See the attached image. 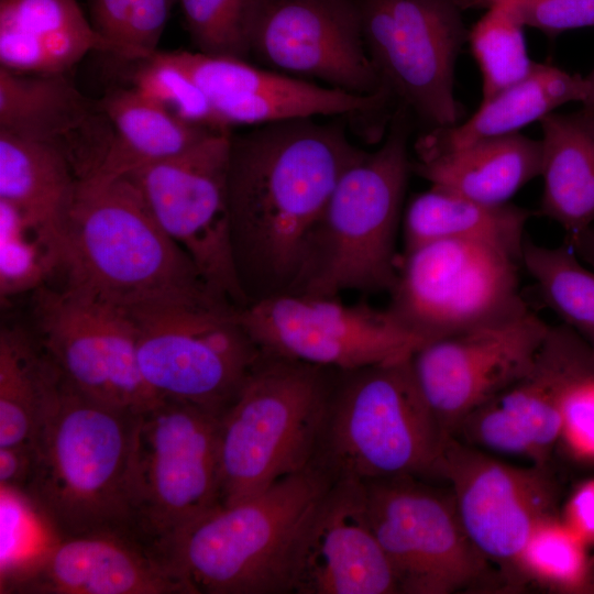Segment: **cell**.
I'll return each mask as SVG.
<instances>
[{
  "instance_id": "1",
  "label": "cell",
  "mask_w": 594,
  "mask_h": 594,
  "mask_svg": "<svg viewBox=\"0 0 594 594\" xmlns=\"http://www.w3.org/2000/svg\"><path fill=\"white\" fill-rule=\"evenodd\" d=\"M312 119L231 135L228 209L249 304L301 293L327 202L342 174L365 154L342 124Z\"/></svg>"
},
{
  "instance_id": "2",
  "label": "cell",
  "mask_w": 594,
  "mask_h": 594,
  "mask_svg": "<svg viewBox=\"0 0 594 594\" xmlns=\"http://www.w3.org/2000/svg\"><path fill=\"white\" fill-rule=\"evenodd\" d=\"M138 414L81 394L57 372L23 492L58 538L119 532L143 540L131 488Z\"/></svg>"
},
{
  "instance_id": "3",
  "label": "cell",
  "mask_w": 594,
  "mask_h": 594,
  "mask_svg": "<svg viewBox=\"0 0 594 594\" xmlns=\"http://www.w3.org/2000/svg\"><path fill=\"white\" fill-rule=\"evenodd\" d=\"M62 275L64 287L128 310L166 302L235 308L207 285L125 177L78 180Z\"/></svg>"
},
{
  "instance_id": "4",
  "label": "cell",
  "mask_w": 594,
  "mask_h": 594,
  "mask_svg": "<svg viewBox=\"0 0 594 594\" xmlns=\"http://www.w3.org/2000/svg\"><path fill=\"white\" fill-rule=\"evenodd\" d=\"M332 484L316 465L232 505H218L153 548L191 594H289L304 524Z\"/></svg>"
},
{
  "instance_id": "5",
  "label": "cell",
  "mask_w": 594,
  "mask_h": 594,
  "mask_svg": "<svg viewBox=\"0 0 594 594\" xmlns=\"http://www.w3.org/2000/svg\"><path fill=\"white\" fill-rule=\"evenodd\" d=\"M410 356L338 371L312 463L332 482L438 476L449 433L428 406Z\"/></svg>"
},
{
  "instance_id": "6",
  "label": "cell",
  "mask_w": 594,
  "mask_h": 594,
  "mask_svg": "<svg viewBox=\"0 0 594 594\" xmlns=\"http://www.w3.org/2000/svg\"><path fill=\"white\" fill-rule=\"evenodd\" d=\"M337 374L262 354L220 416L219 505L252 497L312 465Z\"/></svg>"
},
{
  "instance_id": "7",
  "label": "cell",
  "mask_w": 594,
  "mask_h": 594,
  "mask_svg": "<svg viewBox=\"0 0 594 594\" xmlns=\"http://www.w3.org/2000/svg\"><path fill=\"white\" fill-rule=\"evenodd\" d=\"M409 133L410 111L397 105L384 143L365 152L338 180L314 237L302 294L393 288L399 262L396 237L413 169Z\"/></svg>"
},
{
  "instance_id": "8",
  "label": "cell",
  "mask_w": 594,
  "mask_h": 594,
  "mask_svg": "<svg viewBox=\"0 0 594 594\" xmlns=\"http://www.w3.org/2000/svg\"><path fill=\"white\" fill-rule=\"evenodd\" d=\"M237 310L187 302L128 310L140 372L155 396L222 415L263 354Z\"/></svg>"
},
{
  "instance_id": "9",
  "label": "cell",
  "mask_w": 594,
  "mask_h": 594,
  "mask_svg": "<svg viewBox=\"0 0 594 594\" xmlns=\"http://www.w3.org/2000/svg\"><path fill=\"white\" fill-rule=\"evenodd\" d=\"M219 421L164 397L139 411L131 488L136 530L150 546L219 505Z\"/></svg>"
},
{
  "instance_id": "10",
  "label": "cell",
  "mask_w": 594,
  "mask_h": 594,
  "mask_svg": "<svg viewBox=\"0 0 594 594\" xmlns=\"http://www.w3.org/2000/svg\"><path fill=\"white\" fill-rule=\"evenodd\" d=\"M231 130L124 176L161 229L207 285L237 308L249 304L240 278L228 209Z\"/></svg>"
},
{
  "instance_id": "11",
  "label": "cell",
  "mask_w": 594,
  "mask_h": 594,
  "mask_svg": "<svg viewBox=\"0 0 594 594\" xmlns=\"http://www.w3.org/2000/svg\"><path fill=\"white\" fill-rule=\"evenodd\" d=\"M521 262L496 246L440 240L405 251L387 309L422 342L515 311Z\"/></svg>"
},
{
  "instance_id": "12",
  "label": "cell",
  "mask_w": 594,
  "mask_h": 594,
  "mask_svg": "<svg viewBox=\"0 0 594 594\" xmlns=\"http://www.w3.org/2000/svg\"><path fill=\"white\" fill-rule=\"evenodd\" d=\"M385 89L432 128L458 124L454 66L469 32L458 0H355Z\"/></svg>"
},
{
  "instance_id": "13",
  "label": "cell",
  "mask_w": 594,
  "mask_h": 594,
  "mask_svg": "<svg viewBox=\"0 0 594 594\" xmlns=\"http://www.w3.org/2000/svg\"><path fill=\"white\" fill-rule=\"evenodd\" d=\"M237 318L263 353L336 371L407 358L424 343L387 308L338 296L276 295L238 309Z\"/></svg>"
},
{
  "instance_id": "14",
  "label": "cell",
  "mask_w": 594,
  "mask_h": 594,
  "mask_svg": "<svg viewBox=\"0 0 594 594\" xmlns=\"http://www.w3.org/2000/svg\"><path fill=\"white\" fill-rule=\"evenodd\" d=\"M38 343L59 375L98 402L141 411L157 396L138 362L130 312L70 288L35 290Z\"/></svg>"
},
{
  "instance_id": "15",
  "label": "cell",
  "mask_w": 594,
  "mask_h": 594,
  "mask_svg": "<svg viewBox=\"0 0 594 594\" xmlns=\"http://www.w3.org/2000/svg\"><path fill=\"white\" fill-rule=\"evenodd\" d=\"M370 520L399 593L448 594L483 572L484 556L460 521L453 497L417 477L364 482Z\"/></svg>"
},
{
  "instance_id": "16",
  "label": "cell",
  "mask_w": 594,
  "mask_h": 594,
  "mask_svg": "<svg viewBox=\"0 0 594 594\" xmlns=\"http://www.w3.org/2000/svg\"><path fill=\"white\" fill-rule=\"evenodd\" d=\"M549 326L526 304L414 351L415 378L447 433L454 436L465 417L531 371Z\"/></svg>"
},
{
  "instance_id": "17",
  "label": "cell",
  "mask_w": 594,
  "mask_h": 594,
  "mask_svg": "<svg viewBox=\"0 0 594 594\" xmlns=\"http://www.w3.org/2000/svg\"><path fill=\"white\" fill-rule=\"evenodd\" d=\"M252 56L273 70L351 94L387 91L369 56L355 0H263Z\"/></svg>"
},
{
  "instance_id": "18",
  "label": "cell",
  "mask_w": 594,
  "mask_h": 594,
  "mask_svg": "<svg viewBox=\"0 0 594 594\" xmlns=\"http://www.w3.org/2000/svg\"><path fill=\"white\" fill-rule=\"evenodd\" d=\"M438 476L452 487L473 546L498 561H517L535 529L551 517L556 492L543 469L517 468L448 435Z\"/></svg>"
},
{
  "instance_id": "19",
  "label": "cell",
  "mask_w": 594,
  "mask_h": 594,
  "mask_svg": "<svg viewBox=\"0 0 594 594\" xmlns=\"http://www.w3.org/2000/svg\"><path fill=\"white\" fill-rule=\"evenodd\" d=\"M399 593L373 530L362 482H332L297 539L289 594Z\"/></svg>"
},
{
  "instance_id": "20",
  "label": "cell",
  "mask_w": 594,
  "mask_h": 594,
  "mask_svg": "<svg viewBox=\"0 0 594 594\" xmlns=\"http://www.w3.org/2000/svg\"><path fill=\"white\" fill-rule=\"evenodd\" d=\"M208 97L219 125H262L317 116L365 114L386 110L387 91L356 95L261 68L248 61L199 52H168Z\"/></svg>"
},
{
  "instance_id": "21",
  "label": "cell",
  "mask_w": 594,
  "mask_h": 594,
  "mask_svg": "<svg viewBox=\"0 0 594 594\" xmlns=\"http://www.w3.org/2000/svg\"><path fill=\"white\" fill-rule=\"evenodd\" d=\"M3 593L191 594L152 546L119 532L57 538Z\"/></svg>"
},
{
  "instance_id": "22",
  "label": "cell",
  "mask_w": 594,
  "mask_h": 594,
  "mask_svg": "<svg viewBox=\"0 0 594 594\" xmlns=\"http://www.w3.org/2000/svg\"><path fill=\"white\" fill-rule=\"evenodd\" d=\"M457 431L488 450L542 460L562 431L559 383L542 350L526 376L471 413Z\"/></svg>"
},
{
  "instance_id": "23",
  "label": "cell",
  "mask_w": 594,
  "mask_h": 594,
  "mask_svg": "<svg viewBox=\"0 0 594 594\" xmlns=\"http://www.w3.org/2000/svg\"><path fill=\"white\" fill-rule=\"evenodd\" d=\"M109 135L94 168L81 179H114L178 154L216 131L188 122L133 86L99 102Z\"/></svg>"
},
{
  "instance_id": "24",
  "label": "cell",
  "mask_w": 594,
  "mask_h": 594,
  "mask_svg": "<svg viewBox=\"0 0 594 594\" xmlns=\"http://www.w3.org/2000/svg\"><path fill=\"white\" fill-rule=\"evenodd\" d=\"M105 46L77 0H0V66L65 73Z\"/></svg>"
},
{
  "instance_id": "25",
  "label": "cell",
  "mask_w": 594,
  "mask_h": 594,
  "mask_svg": "<svg viewBox=\"0 0 594 594\" xmlns=\"http://www.w3.org/2000/svg\"><path fill=\"white\" fill-rule=\"evenodd\" d=\"M585 96V77L535 62L524 79L483 100L464 122L432 128L421 135L415 144L417 157L429 158L482 140L518 133L568 102H582Z\"/></svg>"
},
{
  "instance_id": "26",
  "label": "cell",
  "mask_w": 594,
  "mask_h": 594,
  "mask_svg": "<svg viewBox=\"0 0 594 594\" xmlns=\"http://www.w3.org/2000/svg\"><path fill=\"white\" fill-rule=\"evenodd\" d=\"M541 165V140L513 133L417 160L411 168L431 186L480 202L502 205L540 176Z\"/></svg>"
},
{
  "instance_id": "27",
  "label": "cell",
  "mask_w": 594,
  "mask_h": 594,
  "mask_svg": "<svg viewBox=\"0 0 594 594\" xmlns=\"http://www.w3.org/2000/svg\"><path fill=\"white\" fill-rule=\"evenodd\" d=\"M542 130V196L539 213L566 232V239L594 221V119L582 109L551 112Z\"/></svg>"
},
{
  "instance_id": "28",
  "label": "cell",
  "mask_w": 594,
  "mask_h": 594,
  "mask_svg": "<svg viewBox=\"0 0 594 594\" xmlns=\"http://www.w3.org/2000/svg\"><path fill=\"white\" fill-rule=\"evenodd\" d=\"M531 212L513 204L490 205L431 186L415 195L403 218L405 251L440 240L486 243L521 262Z\"/></svg>"
},
{
  "instance_id": "29",
  "label": "cell",
  "mask_w": 594,
  "mask_h": 594,
  "mask_svg": "<svg viewBox=\"0 0 594 594\" xmlns=\"http://www.w3.org/2000/svg\"><path fill=\"white\" fill-rule=\"evenodd\" d=\"M94 113L92 103L64 73H21L0 66V132L63 150Z\"/></svg>"
},
{
  "instance_id": "30",
  "label": "cell",
  "mask_w": 594,
  "mask_h": 594,
  "mask_svg": "<svg viewBox=\"0 0 594 594\" xmlns=\"http://www.w3.org/2000/svg\"><path fill=\"white\" fill-rule=\"evenodd\" d=\"M77 185L61 147L0 132V200L64 232Z\"/></svg>"
},
{
  "instance_id": "31",
  "label": "cell",
  "mask_w": 594,
  "mask_h": 594,
  "mask_svg": "<svg viewBox=\"0 0 594 594\" xmlns=\"http://www.w3.org/2000/svg\"><path fill=\"white\" fill-rule=\"evenodd\" d=\"M57 371L20 328L0 332V448L33 443Z\"/></svg>"
},
{
  "instance_id": "32",
  "label": "cell",
  "mask_w": 594,
  "mask_h": 594,
  "mask_svg": "<svg viewBox=\"0 0 594 594\" xmlns=\"http://www.w3.org/2000/svg\"><path fill=\"white\" fill-rule=\"evenodd\" d=\"M542 349L559 383L561 438L578 457L594 459V348L561 323L549 326Z\"/></svg>"
},
{
  "instance_id": "33",
  "label": "cell",
  "mask_w": 594,
  "mask_h": 594,
  "mask_svg": "<svg viewBox=\"0 0 594 594\" xmlns=\"http://www.w3.org/2000/svg\"><path fill=\"white\" fill-rule=\"evenodd\" d=\"M64 232L0 200V296L37 290L62 274Z\"/></svg>"
},
{
  "instance_id": "34",
  "label": "cell",
  "mask_w": 594,
  "mask_h": 594,
  "mask_svg": "<svg viewBox=\"0 0 594 594\" xmlns=\"http://www.w3.org/2000/svg\"><path fill=\"white\" fill-rule=\"evenodd\" d=\"M521 264L546 307L594 348V272L568 244L549 248L528 240Z\"/></svg>"
},
{
  "instance_id": "35",
  "label": "cell",
  "mask_w": 594,
  "mask_h": 594,
  "mask_svg": "<svg viewBox=\"0 0 594 594\" xmlns=\"http://www.w3.org/2000/svg\"><path fill=\"white\" fill-rule=\"evenodd\" d=\"M177 0H88L89 20L105 52L140 62L153 56Z\"/></svg>"
},
{
  "instance_id": "36",
  "label": "cell",
  "mask_w": 594,
  "mask_h": 594,
  "mask_svg": "<svg viewBox=\"0 0 594 594\" xmlns=\"http://www.w3.org/2000/svg\"><path fill=\"white\" fill-rule=\"evenodd\" d=\"M522 28L501 6H494L469 32L482 76V101L520 81L532 69L535 62L528 55Z\"/></svg>"
},
{
  "instance_id": "37",
  "label": "cell",
  "mask_w": 594,
  "mask_h": 594,
  "mask_svg": "<svg viewBox=\"0 0 594 594\" xmlns=\"http://www.w3.org/2000/svg\"><path fill=\"white\" fill-rule=\"evenodd\" d=\"M263 0H177L197 52L248 61Z\"/></svg>"
},
{
  "instance_id": "38",
  "label": "cell",
  "mask_w": 594,
  "mask_h": 594,
  "mask_svg": "<svg viewBox=\"0 0 594 594\" xmlns=\"http://www.w3.org/2000/svg\"><path fill=\"white\" fill-rule=\"evenodd\" d=\"M0 591L58 538L28 495L0 486Z\"/></svg>"
},
{
  "instance_id": "39",
  "label": "cell",
  "mask_w": 594,
  "mask_h": 594,
  "mask_svg": "<svg viewBox=\"0 0 594 594\" xmlns=\"http://www.w3.org/2000/svg\"><path fill=\"white\" fill-rule=\"evenodd\" d=\"M517 561L539 580L566 590L586 587L591 579L583 539L551 517L535 529Z\"/></svg>"
},
{
  "instance_id": "40",
  "label": "cell",
  "mask_w": 594,
  "mask_h": 594,
  "mask_svg": "<svg viewBox=\"0 0 594 594\" xmlns=\"http://www.w3.org/2000/svg\"><path fill=\"white\" fill-rule=\"evenodd\" d=\"M136 63L133 87L188 122L224 130L219 125L208 97L168 53L156 52Z\"/></svg>"
},
{
  "instance_id": "41",
  "label": "cell",
  "mask_w": 594,
  "mask_h": 594,
  "mask_svg": "<svg viewBox=\"0 0 594 594\" xmlns=\"http://www.w3.org/2000/svg\"><path fill=\"white\" fill-rule=\"evenodd\" d=\"M496 6L522 26L538 29L550 36L594 26V0H507Z\"/></svg>"
},
{
  "instance_id": "42",
  "label": "cell",
  "mask_w": 594,
  "mask_h": 594,
  "mask_svg": "<svg viewBox=\"0 0 594 594\" xmlns=\"http://www.w3.org/2000/svg\"><path fill=\"white\" fill-rule=\"evenodd\" d=\"M34 461L33 443L0 448V486L24 491Z\"/></svg>"
},
{
  "instance_id": "43",
  "label": "cell",
  "mask_w": 594,
  "mask_h": 594,
  "mask_svg": "<svg viewBox=\"0 0 594 594\" xmlns=\"http://www.w3.org/2000/svg\"><path fill=\"white\" fill-rule=\"evenodd\" d=\"M569 526L584 540L594 539V482L582 485L569 504Z\"/></svg>"
},
{
  "instance_id": "44",
  "label": "cell",
  "mask_w": 594,
  "mask_h": 594,
  "mask_svg": "<svg viewBox=\"0 0 594 594\" xmlns=\"http://www.w3.org/2000/svg\"><path fill=\"white\" fill-rule=\"evenodd\" d=\"M566 244L594 267V228L588 227L580 233L566 239Z\"/></svg>"
},
{
  "instance_id": "45",
  "label": "cell",
  "mask_w": 594,
  "mask_h": 594,
  "mask_svg": "<svg viewBox=\"0 0 594 594\" xmlns=\"http://www.w3.org/2000/svg\"><path fill=\"white\" fill-rule=\"evenodd\" d=\"M586 96L582 103V110L594 119V68L585 77Z\"/></svg>"
},
{
  "instance_id": "46",
  "label": "cell",
  "mask_w": 594,
  "mask_h": 594,
  "mask_svg": "<svg viewBox=\"0 0 594 594\" xmlns=\"http://www.w3.org/2000/svg\"><path fill=\"white\" fill-rule=\"evenodd\" d=\"M463 10L470 8H485L490 9L501 2L507 0H458Z\"/></svg>"
}]
</instances>
